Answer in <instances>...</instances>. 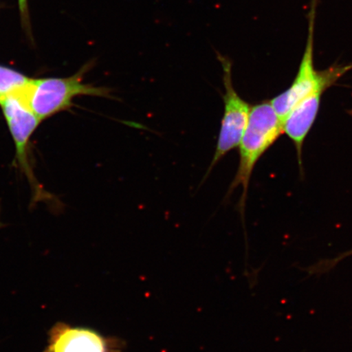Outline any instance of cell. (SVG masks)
Instances as JSON below:
<instances>
[{"label":"cell","mask_w":352,"mask_h":352,"mask_svg":"<svg viewBox=\"0 0 352 352\" xmlns=\"http://www.w3.org/2000/svg\"><path fill=\"white\" fill-rule=\"evenodd\" d=\"M0 107L14 142L19 165L30 175L32 170L28 164V147L30 138L41 121L21 96H11L3 100L0 102Z\"/></svg>","instance_id":"cell-5"},{"label":"cell","mask_w":352,"mask_h":352,"mask_svg":"<svg viewBox=\"0 0 352 352\" xmlns=\"http://www.w3.org/2000/svg\"><path fill=\"white\" fill-rule=\"evenodd\" d=\"M3 226L2 223H1V222H0V228H1V227H3Z\"/></svg>","instance_id":"cell-11"},{"label":"cell","mask_w":352,"mask_h":352,"mask_svg":"<svg viewBox=\"0 0 352 352\" xmlns=\"http://www.w3.org/2000/svg\"><path fill=\"white\" fill-rule=\"evenodd\" d=\"M316 3L318 0H312L311 10L308 13L307 41L297 76L287 90L270 100L272 107L283 123L292 109L312 92L320 89L327 90L352 69V64L333 65L321 72L315 69L314 30Z\"/></svg>","instance_id":"cell-2"},{"label":"cell","mask_w":352,"mask_h":352,"mask_svg":"<svg viewBox=\"0 0 352 352\" xmlns=\"http://www.w3.org/2000/svg\"><path fill=\"white\" fill-rule=\"evenodd\" d=\"M111 343L94 329L57 322L48 332L43 352H111Z\"/></svg>","instance_id":"cell-6"},{"label":"cell","mask_w":352,"mask_h":352,"mask_svg":"<svg viewBox=\"0 0 352 352\" xmlns=\"http://www.w3.org/2000/svg\"><path fill=\"white\" fill-rule=\"evenodd\" d=\"M327 90L312 92L298 104L283 121L284 133L292 140L297 149L298 161L302 164L303 144L318 117L321 98Z\"/></svg>","instance_id":"cell-7"},{"label":"cell","mask_w":352,"mask_h":352,"mask_svg":"<svg viewBox=\"0 0 352 352\" xmlns=\"http://www.w3.org/2000/svg\"><path fill=\"white\" fill-rule=\"evenodd\" d=\"M85 72L86 68L69 78L32 79L21 98L41 122L72 107L73 100L78 96L113 98L109 88L83 82Z\"/></svg>","instance_id":"cell-3"},{"label":"cell","mask_w":352,"mask_h":352,"mask_svg":"<svg viewBox=\"0 0 352 352\" xmlns=\"http://www.w3.org/2000/svg\"><path fill=\"white\" fill-rule=\"evenodd\" d=\"M351 256H352V249L347 250L345 253L338 255L337 257L330 259V261L320 262L316 264L314 267H312V272H315V274H322V272L332 270L334 266H336L338 263L342 262L343 259Z\"/></svg>","instance_id":"cell-9"},{"label":"cell","mask_w":352,"mask_h":352,"mask_svg":"<svg viewBox=\"0 0 352 352\" xmlns=\"http://www.w3.org/2000/svg\"><path fill=\"white\" fill-rule=\"evenodd\" d=\"M21 10L24 12L26 6V0H19Z\"/></svg>","instance_id":"cell-10"},{"label":"cell","mask_w":352,"mask_h":352,"mask_svg":"<svg viewBox=\"0 0 352 352\" xmlns=\"http://www.w3.org/2000/svg\"><path fill=\"white\" fill-rule=\"evenodd\" d=\"M217 55L223 72L224 109L217 148L206 178L228 153L239 146L245 131L248 129L252 108L249 103L241 98L233 86L231 60L228 57L219 54V52Z\"/></svg>","instance_id":"cell-4"},{"label":"cell","mask_w":352,"mask_h":352,"mask_svg":"<svg viewBox=\"0 0 352 352\" xmlns=\"http://www.w3.org/2000/svg\"><path fill=\"white\" fill-rule=\"evenodd\" d=\"M32 80L15 69L0 65V102L11 96H22Z\"/></svg>","instance_id":"cell-8"},{"label":"cell","mask_w":352,"mask_h":352,"mask_svg":"<svg viewBox=\"0 0 352 352\" xmlns=\"http://www.w3.org/2000/svg\"><path fill=\"white\" fill-rule=\"evenodd\" d=\"M283 133V123L270 101H263L252 108L248 129L239 144V168L228 192V195H231L237 188L241 187V210L245 208L255 166Z\"/></svg>","instance_id":"cell-1"}]
</instances>
